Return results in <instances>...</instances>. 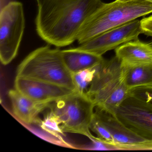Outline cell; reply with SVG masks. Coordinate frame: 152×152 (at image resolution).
I'll list each match as a JSON object with an SVG mask.
<instances>
[{"mask_svg":"<svg viewBox=\"0 0 152 152\" xmlns=\"http://www.w3.org/2000/svg\"><path fill=\"white\" fill-rule=\"evenodd\" d=\"M16 76L35 79L76 90L73 74L66 66L61 50L48 45L30 53L18 67Z\"/></svg>","mask_w":152,"mask_h":152,"instance_id":"cell-4","label":"cell"},{"mask_svg":"<svg viewBox=\"0 0 152 152\" xmlns=\"http://www.w3.org/2000/svg\"><path fill=\"white\" fill-rule=\"evenodd\" d=\"M61 54L66 66L73 74L96 67L105 60L102 56L80 50L76 48L62 50Z\"/></svg>","mask_w":152,"mask_h":152,"instance_id":"cell-13","label":"cell"},{"mask_svg":"<svg viewBox=\"0 0 152 152\" xmlns=\"http://www.w3.org/2000/svg\"><path fill=\"white\" fill-rule=\"evenodd\" d=\"M96 108L94 113L109 132L120 150H129L132 146L146 144L151 141L131 130L114 115Z\"/></svg>","mask_w":152,"mask_h":152,"instance_id":"cell-10","label":"cell"},{"mask_svg":"<svg viewBox=\"0 0 152 152\" xmlns=\"http://www.w3.org/2000/svg\"><path fill=\"white\" fill-rule=\"evenodd\" d=\"M103 3L101 0H69L35 23L37 33L58 48L71 45L77 40L84 23Z\"/></svg>","mask_w":152,"mask_h":152,"instance_id":"cell-1","label":"cell"},{"mask_svg":"<svg viewBox=\"0 0 152 152\" xmlns=\"http://www.w3.org/2000/svg\"><path fill=\"white\" fill-rule=\"evenodd\" d=\"M143 1H145L147 2H150V3H152V0H141Z\"/></svg>","mask_w":152,"mask_h":152,"instance_id":"cell-21","label":"cell"},{"mask_svg":"<svg viewBox=\"0 0 152 152\" xmlns=\"http://www.w3.org/2000/svg\"><path fill=\"white\" fill-rule=\"evenodd\" d=\"M39 124L43 130L64 142L62 136H64V132L60 125L61 121L52 111H50L44 119L42 120Z\"/></svg>","mask_w":152,"mask_h":152,"instance_id":"cell-15","label":"cell"},{"mask_svg":"<svg viewBox=\"0 0 152 152\" xmlns=\"http://www.w3.org/2000/svg\"><path fill=\"white\" fill-rule=\"evenodd\" d=\"M125 66L126 84L130 91L135 88L152 87V63Z\"/></svg>","mask_w":152,"mask_h":152,"instance_id":"cell-14","label":"cell"},{"mask_svg":"<svg viewBox=\"0 0 152 152\" xmlns=\"http://www.w3.org/2000/svg\"><path fill=\"white\" fill-rule=\"evenodd\" d=\"M100 65L73 74L74 81L76 90L84 92L88 86L91 84Z\"/></svg>","mask_w":152,"mask_h":152,"instance_id":"cell-16","label":"cell"},{"mask_svg":"<svg viewBox=\"0 0 152 152\" xmlns=\"http://www.w3.org/2000/svg\"><path fill=\"white\" fill-rule=\"evenodd\" d=\"M126 67L116 56L104 61L86 92L97 108L113 114L129 96L126 84Z\"/></svg>","mask_w":152,"mask_h":152,"instance_id":"cell-3","label":"cell"},{"mask_svg":"<svg viewBox=\"0 0 152 152\" xmlns=\"http://www.w3.org/2000/svg\"><path fill=\"white\" fill-rule=\"evenodd\" d=\"M137 150H152V140L146 144L138 145L137 147Z\"/></svg>","mask_w":152,"mask_h":152,"instance_id":"cell-20","label":"cell"},{"mask_svg":"<svg viewBox=\"0 0 152 152\" xmlns=\"http://www.w3.org/2000/svg\"><path fill=\"white\" fill-rule=\"evenodd\" d=\"M89 128L90 130L95 133L99 139L106 143L116 146L114 140L109 132L99 121L95 113H94L91 119Z\"/></svg>","mask_w":152,"mask_h":152,"instance_id":"cell-17","label":"cell"},{"mask_svg":"<svg viewBox=\"0 0 152 152\" xmlns=\"http://www.w3.org/2000/svg\"><path fill=\"white\" fill-rule=\"evenodd\" d=\"M115 56L124 66L152 63V43L139 40L124 43L115 49Z\"/></svg>","mask_w":152,"mask_h":152,"instance_id":"cell-12","label":"cell"},{"mask_svg":"<svg viewBox=\"0 0 152 152\" xmlns=\"http://www.w3.org/2000/svg\"><path fill=\"white\" fill-rule=\"evenodd\" d=\"M15 88L18 91L34 101L50 104L76 90L47 82L18 76L15 79Z\"/></svg>","mask_w":152,"mask_h":152,"instance_id":"cell-9","label":"cell"},{"mask_svg":"<svg viewBox=\"0 0 152 152\" xmlns=\"http://www.w3.org/2000/svg\"><path fill=\"white\" fill-rule=\"evenodd\" d=\"M130 95L152 104V86L135 88L130 91Z\"/></svg>","mask_w":152,"mask_h":152,"instance_id":"cell-18","label":"cell"},{"mask_svg":"<svg viewBox=\"0 0 152 152\" xmlns=\"http://www.w3.org/2000/svg\"><path fill=\"white\" fill-rule=\"evenodd\" d=\"M8 95L14 114L27 124H40L42 120L39 118V114L49 107L51 104L34 101L15 89L10 90Z\"/></svg>","mask_w":152,"mask_h":152,"instance_id":"cell-11","label":"cell"},{"mask_svg":"<svg viewBox=\"0 0 152 152\" xmlns=\"http://www.w3.org/2000/svg\"><path fill=\"white\" fill-rule=\"evenodd\" d=\"M152 14V3L141 0H115L103 4L82 26L79 44L100 34Z\"/></svg>","mask_w":152,"mask_h":152,"instance_id":"cell-2","label":"cell"},{"mask_svg":"<svg viewBox=\"0 0 152 152\" xmlns=\"http://www.w3.org/2000/svg\"><path fill=\"white\" fill-rule=\"evenodd\" d=\"M142 33L140 20L137 19L100 34L76 48L102 56L124 43L138 39Z\"/></svg>","mask_w":152,"mask_h":152,"instance_id":"cell-8","label":"cell"},{"mask_svg":"<svg viewBox=\"0 0 152 152\" xmlns=\"http://www.w3.org/2000/svg\"><path fill=\"white\" fill-rule=\"evenodd\" d=\"M114 115L131 130L152 140V104L129 95Z\"/></svg>","mask_w":152,"mask_h":152,"instance_id":"cell-7","label":"cell"},{"mask_svg":"<svg viewBox=\"0 0 152 152\" xmlns=\"http://www.w3.org/2000/svg\"><path fill=\"white\" fill-rule=\"evenodd\" d=\"M49 107L60 120L64 132L81 134L91 140L95 137L89 126L96 107L86 92L76 90L70 95L51 103Z\"/></svg>","mask_w":152,"mask_h":152,"instance_id":"cell-5","label":"cell"},{"mask_svg":"<svg viewBox=\"0 0 152 152\" xmlns=\"http://www.w3.org/2000/svg\"><path fill=\"white\" fill-rule=\"evenodd\" d=\"M23 6L21 2H9L0 12V59L7 65L17 56L25 28Z\"/></svg>","mask_w":152,"mask_h":152,"instance_id":"cell-6","label":"cell"},{"mask_svg":"<svg viewBox=\"0 0 152 152\" xmlns=\"http://www.w3.org/2000/svg\"><path fill=\"white\" fill-rule=\"evenodd\" d=\"M140 24L142 33L152 37V15L141 19Z\"/></svg>","mask_w":152,"mask_h":152,"instance_id":"cell-19","label":"cell"}]
</instances>
